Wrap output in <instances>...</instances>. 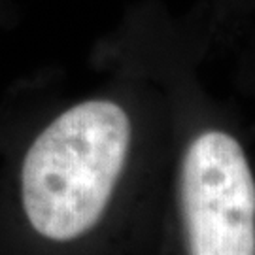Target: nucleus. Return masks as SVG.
I'll list each match as a JSON object with an SVG mask.
<instances>
[{
  "mask_svg": "<svg viewBox=\"0 0 255 255\" xmlns=\"http://www.w3.org/2000/svg\"><path fill=\"white\" fill-rule=\"evenodd\" d=\"M130 138L128 114L108 99H89L59 114L21 163V202L30 227L53 242L87 235L108 208Z\"/></svg>",
  "mask_w": 255,
  "mask_h": 255,
  "instance_id": "obj_1",
  "label": "nucleus"
},
{
  "mask_svg": "<svg viewBox=\"0 0 255 255\" xmlns=\"http://www.w3.org/2000/svg\"><path fill=\"white\" fill-rule=\"evenodd\" d=\"M180 204L189 255H255V180L231 134L206 130L189 144Z\"/></svg>",
  "mask_w": 255,
  "mask_h": 255,
  "instance_id": "obj_2",
  "label": "nucleus"
}]
</instances>
